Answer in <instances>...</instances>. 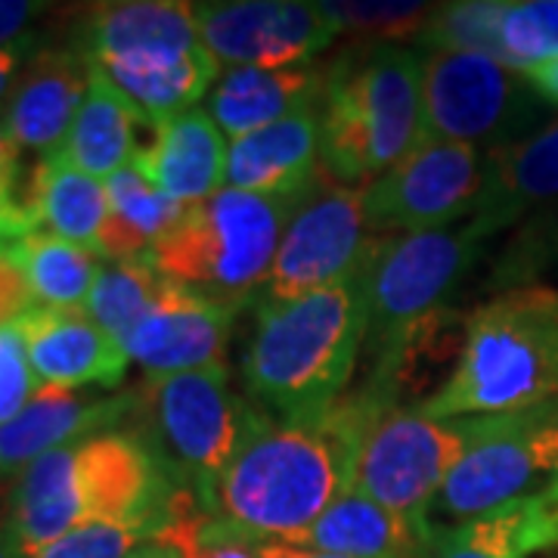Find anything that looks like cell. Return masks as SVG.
<instances>
[{
    "instance_id": "obj_1",
    "label": "cell",
    "mask_w": 558,
    "mask_h": 558,
    "mask_svg": "<svg viewBox=\"0 0 558 558\" xmlns=\"http://www.w3.org/2000/svg\"><path fill=\"white\" fill-rule=\"evenodd\" d=\"M385 410L391 403L369 385L317 416L279 422L255 410L236 457L202 502L252 537L299 543L336 499L354 490L366 432Z\"/></svg>"
},
{
    "instance_id": "obj_2",
    "label": "cell",
    "mask_w": 558,
    "mask_h": 558,
    "mask_svg": "<svg viewBox=\"0 0 558 558\" xmlns=\"http://www.w3.org/2000/svg\"><path fill=\"white\" fill-rule=\"evenodd\" d=\"M369 304L363 274L292 301H258L242 360L245 391L279 422L317 416L344 395L366 344Z\"/></svg>"
},
{
    "instance_id": "obj_3",
    "label": "cell",
    "mask_w": 558,
    "mask_h": 558,
    "mask_svg": "<svg viewBox=\"0 0 558 558\" xmlns=\"http://www.w3.org/2000/svg\"><path fill=\"white\" fill-rule=\"evenodd\" d=\"M428 143L422 57L398 44H366L326 65L319 102V171L369 186Z\"/></svg>"
},
{
    "instance_id": "obj_4",
    "label": "cell",
    "mask_w": 558,
    "mask_h": 558,
    "mask_svg": "<svg viewBox=\"0 0 558 558\" xmlns=\"http://www.w3.org/2000/svg\"><path fill=\"white\" fill-rule=\"evenodd\" d=\"M556 400L558 289L539 282L497 292L465 317L453 379L418 410L435 418L506 416Z\"/></svg>"
},
{
    "instance_id": "obj_5",
    "label": "cell",
    "mask_w": 558,
    "mask_h": 558,
    "mask_svg": "<svg viewBox=\"0 0 558 558\" xmlns=\"http://www.w3.org/2000/svg\"><path fill=\"white\" fill-rule=\"evenodd\" d=\"M81 50L146 119L196 109L218 84V60L202 44L193 3L121 0L94 7Z\"/></svg>"
},
{
    "instance_id": "obj_6",
    "label": "cell",
    "mask_w": 558,
    "mask_h": 558,
    "mask_svg": "<svg viewBox=\"0 0 558 558\" xmlns=\"http://www.w3.org/2000/svg\"><path fill=\"white\" fill-rule=\"evenodd\" d=\"M299 199H270L223 186L186 205L149 255L165 277L240 314L264 292L282 233Z\"/></svg>"
},
{
    "instance_id": "obj_7",
    "label": "cell",
    "mask_w": 558,
    "mask_h": 558,
    "mask_svg": "<svg viewBox=\"0 0 558 558\" xmlns=\"http://www.w3.org/2000/svg\"><path fill=\"white\" fill-rule=\"evenodd\" d=\"M252 407L227 385V366L153 376L134 391V435L149 444L178 487L211 494L236 457Z\"/></svg>"
},
{
    "instance_id": "obj_8",
    "label": "cell",
    "mask_w": 558,
    "mask_h": 558,
    "mask_svg": "<svg viewBox=\"0 0 558 558\" xmlns=\"http://www.w3.org/2000/svg\"><path fill=\"white\" fill-rule=\"evenodd\" d=\"M462 428L465 450L435 502L447 519H478L509 502L537 497L556 481V403L506 416H469L462 418Z\"/></svg>"
},
{
    "instance_id": "obj_9",
    "label": "cell",
    "mask_w": 558,
    "mask_h": 558,
    "mask_svg": "<svg viewBox=\"0 0 558 558\" xmlns=\"http://www.w3.org/2000/svg\"><path fill=\"white\" fill-rule=\"evenodd\" d=\"M481 236L472 223L457 230H425L407 236H379L363 267L373 360L391 351L410 329L440 311L478 260Z\"/></svg>"
},
{
    "instance_id": "obj_10",
    "label": "cell",
    "mask_w": 558,
    "mask_h": 558,
    "mask_svg": "<svg viewBox=\"0 0 558 558\" xmlns=\"http://www.w3.org/2000/svg\"><path fill=\"white\" fill-rule=\"evenodd\" d=\"M422 100L428 140L465 143L481 153L537 131L539 97L521 72L457 50L422 57Z\"/></svg>"
},
{
    "instance_id": "obj_11",
    "label": "cell",
    "mask_w": 558,
    "mask_h": 558,
    "mask_svg": "<svg viewBox=\"0 0 558 558\" xmlns=\"http://www.w3.org/2000/svg\"><path fill=\"white\" fill-rule=\"evenodd\" d=\"M376 240L363 186H344L319 171L289 218L260 299L292 301L357 279Z\"/></svg>"
},
{
    "instance_id": "obj_12",
    "label": "cell",
    "mask_w": 558,
    "mask_h": 558,
    "mask_svg": "<svg viewBox=\"0 0 558 558\" xmlns=\"http://www.w3.org/2000/svg\"><path fill=\"white\" fill-rule=\"evenodd\" d=\"M462 450V418H435L418 407H391L366 432L354 490L403 519L432 524V509Z\"/></svg>"
},
{
    "instance_id": "obj_13",
    "label": "cell",
    "mask_w": 558,
    "mask_h": 558,
    "mask_svg": "<svg viewBox=\"0 0 558 558\" xmlns=\"http://www.w3.org/2000/svg\"><path fill=\"white\" fill-rule=\"evenodd\" d=\"M484 186V153L465 143L428 140L388 174L363 186V208L373 236L447 230L472 218Z\"/></svg>"
},
{
    "instance_id": "obj_14",
    "label": "cell",
    "mask_w": 558,
    "mask_h": 558,
    "mask_svg": "<svg viewBox=\"0 0 558 558\" xmlns=\"http://www.w3.org/2000/svg\"><path fill=\"white\" fill-rule=\"evenodd\" d=\"M202 44L227 69L307 65L339 38L323 3L299 0H218L193 3Z\"/></svg>"
},
{
    "instance_id": "obj_15",
    "label": "cell",
    "mask_w": 558,
    "mask_h": 558,
    "mask_svg": "<svg viewBox=\"0 0 558 558\" xmlns=\"http://www.w3.org/2000/svg\"><path fill=\"white\" fill-rule=\"evenodd\" d=\"M78 484L87 521L134 524L159 537L178 484L134 432H109L78 444Z\"/></svg>"
},
{
    "instance_id": "obj_16",
    "label": "cell",
    "mask_w": 558,
    "mask_h": 558,
    "mask_svg": "<svg viewBox=\"0 0 558 558\" xmlns=\"http://www.w3.org/2000/svg\"><path fill=\"white\" fill-rule=\"evenodd\" d=\"M233 317V311L168 279L156 307L128 336L124 351L146 379L227 366L223 354Z\"/></svg>"
},
{
    "instance_id": "obj_17",
    "label": "cell",
    "mask_w": 558,
    "mask_h": 558,
    "mask_svg": "<svg viewBox=\"0 0 558 558\" xmlns=\"http://www.w3.org/2000/svg\"><path fill=\"white\" fill-rule=\"evenodd\" d=\"M25 351L40 388H119L128 373L124 344L102 332L81 307L35 304L20 323Z\"/></svg>"
},
{
    "instance_id": "obj_18",
    "label": "cell",
    "mask_w": 558,
    "mask_h": 558,
    "mask_svg": "<svg viewBox=\"0 0 558 558\" xmlns=\"http://www.w3.org/2000/svg\"><path fill=\"white\" fill-rule=\"evenodd\" d=\"M90 87V62L84 50L47 47L22 65L20 78L3 102V124L20 149H60Z\"/></svg>"
},
{
    "instance_id": "obj_19",
    "label": "cell",
    "mask_w": 558,
    "mask_h": 558,
    "mask_svg": "<svg viewBox=\"0 0 558 558\" xmlns=\"http://www.w3.org/2000/svg\"><path fill=\"white\" fill-rule=\"evenodd\" d=\"M558 202V119L539 124L534 134L484 153V186L472 230L481 240L512 227L531 211Z\"/></svg>"
},
{
    "instance_id": "obj_20",
    "label": "cell",
    "mask_w": 558,
    "mask_h": 558,
    "mask_svg": "<svg viewBox=\"0 0 558 558\" xmlns=\"http://www.w3.org/2000/svg\"><path fill=\"white\" fill-rule=\"evenodd\" d=\"M134 416V391L90 398L65 388H40L20 416L0 425V472L25 469L35 459L78 440L119 432Z\"/></svg>"
},
{
    "instance_id": "obj_21",
    "label": "cell",
    "mask_w": 558,
    "mask_h": 558,
    "mask_svg": "<svg viewBox=\"0 0 558 558\" xmlns=\"http://www.w3.org/2000/svg\"><path fill=\"white\" fill-rule=\"evenodd\" d=\"M227 156L230 146L208 109H190L159 121L153 143L134 159V168L180 205H199L223 190Z\"/></svg>"
},
{
    "instance_id": "obj_22",
    "label": "cell",
    "mask_w": 558,
    "mask_h": 558,
    "mask_svg": "<svg viewBox=\"0 0 558 558\" xmlns=\"http://www.w3.org/2000/svg\"><path fill=\"white\" fill-rule=\"evenodd\" d=\"M319 174V109L260 128L255 134L230 140L227 186L270 196L301 199Z\"/></svg>"
},
{
    "instance_id": "obj_23",
    "label": "cell",
    "mask_w": 558,
    "mask_h": 558,
    "mask_svg": "<svg viewBox=\"0 0 558 558\" xmlns=\"http://www.w3.org/2000/svg\"><path fill=\"white\" fill-rule=\"evenodd\" d=\"M78 444L38 457L13 484L3 534L20 558H35L87 521L78 484Z\"/></svg>"
},
{
    "instance_id": "obj_24",
    "label": "cell",
    "mask_w": 558,
    "mask_h": 558,
    "mask_svg": "<svg viewBox=\"0 0 558 558\" xmlns=\"http://www.w3.org/2000/svg\"><path fill=\"white\" fill-rule=\"evenodd\" d=\"M326 90V69L286 65V69H227L208 94V116L223 137L240 140L277 121L319 109Z\"/></svg>"
},
{
    "instance_id": "obj_25",
    "label": "cell",
    "mask_w": 558,
    "mask_h": 558,
    "mask_svg": "<svg viewBox=\"0 0 558 558\" xmlns=\"http://www.w3.org/2000/svg\"><path fill=\"white\" fill-rule=\"evenodd\" d=\"M159 124L146 119L134 102L121 94L100 69L90 65V87L81 102L78 116L62 140V159L72 161L90 178H112L121 168L134 165L146 143H140L143 131H156Z\"/></svg>"
},
{
    "instance_id": "obj_26",
    "label": "cell",
    "mask_w": 558,
    "mask_h": 558,
    "mask_svg": "<svg viewBox=\"0 0 558 558\" xmlns=\"http://www.w3.org/2000/svg\"><path fill=\"white\" fill-rule=\"evenodd\" d=\"M432 534L435 524L403 519L373 497L348 490L295 546L348 558H418Z\"/></svg>"
},
{
    "instance_id": "obj_27",
    "label": "cell",
    "mask_w": 558,
    "mask_h": 558,
    "mask_svg": "<svg viewBox=\"0 0 558 558\" xmlns=\"http://www.w3.org/2000/svg\"><path fill=\"white\" fill-rule=\"evenodd\" d=\"M553 546H558V509L543 490L457 527H435L418 558H527Z\"/></svg>"
},
{
    "instance_id": "obj_28",
    "label": "cell",
    "mask_w": 558,
    "mask_h": 558,
    "mask_svg": "<svg viewBox=\"0 0 558 558\" xmlns=\"http://www.w3.org/2000/svg\"><path fill=\"white\" fill-rule=\"evenodd\" d=\"M35 227L100 255V236L109 220L106 183L84 174L60 153H47L32 168L25 186Z\"/></svg>"
},
{
    "instance_id": "obj_29",
    "label": "cell",
    "mask_w": 558,
    "mask_h": 558,
    "mask_svg": "<svg viewBox=\"0 0 558 558\" xmlns=\"http://www.w3.org/2000/svg\"><path fill=\"white\" fill-rule=\"evenodd\" d=\"M109 220L102 227L100 258L121 260L149 252L174 227L186 205L165 196L134 165L106 180Z\"/></svg>"
},
{
    "instance_id": "obj_30",
    "label": "cell",
    "mask_w": 558,
    "mask_h": 558,
    "mask_svg": "<svg viewBox=\"0 0 558 558\" xmlns=\"http://www.w3.org/2000/svg\"><path fill=\"white\" fill-rule=\"evenodd\" d=\"M7 258L20 267L32 295L44 307H81L84 311L102 267L97 252L60 240L53 233H44V230H32V233L10 242Z\"/></svg>"
},
{
    "instance_id": "obj_31",
    "label": "cell",
    "mask_w": 558,
    "mask_h": 558,
    "mask_svg": "<svg viewBox=\"0 0 558 558\" xmlns=\"http://www.w3.org/2000/svg\"><path fill=\"white\" fill-rule=\"evenodd\" d=\"M165 286H168V277L156 267L149 252L134 255V258L102 260L100 277L84 304V314L94 319L102 332H109L119 344H124L128 336L143 323V317L156 307Z\"/></svg>"
},
{
    "instance_id": "obj_32",
    "label": "cell",
    "mask_w": 558,
    "mask_h": 558,
    "mask_svg": "<svg viewBox=\"0 0 558 558\" xmlns=\"http://www.w3.org/2000/svg\"><path fill=\"white\" fill-rule=\"evenodd\" d=\"M506 13V0H459L435 7L418 44L425 50H457L481 53L502 62L499 22ZM506 65V62H502Z\"/></svg>"
},
{
    "instance_id": "obj_33",
    "label": "cell",
    "mask_w": 558,
    "mask_h": 558,
    "mask_svg": "<svg viewBox=\"0 0 558 558\" xmlns=\"http://www.w3.org/2000/svg\"><path fill=\"white\" fill-rule=\"evenodd\" d=\"M502 62L512 72L558 60V0H506L499 22Z\"/></svg>"
},
{
    "instance_id": "obj_34",
    "label": "cell",
    "mask_w": 558,
    "mask_h": 558,
    "mask_svg": "<svg viewBox=\"0 0 558 558\" xmlns=\"http://www.w3.org/2000/svg\"><path fill=\"white\" fill-rule=\"evenodd\" d=\"M326 16L336 22L339 35L366 40V44H398L418 40L432 20V3H323Z\"/></svg>"
},
{
    "instance_id": "obj_35",
    "label": "cell",
    "mask_w": 558,
    "mask_h": 558,
    "mask_svg": "<svg viewBox=\"0 0 558 558\" xmlns=\"http://www.w3.org/2000/svg\"><path fill=\"white\" fill-rule=\"evenodd\" d=\"M558 279V208H546L524 223L502 252L490 286L499 292L519 286H539V279Z\"/></svg>"
},
{
    "instance_id": "obj_36",
    "label": "cell",
    "mask_w": 558,
    "mask_h": 558,
    "mask_svg": "<svg viewBox=\"0 0 558 558\" xmlns=\"http://www.w3.org/2000/svg\"><path fill=\"white\" fill-rule=\"evenodd\" d=\"M143 539L153 537L134 524L84 521L47 549H40L35 558H128Z\"/></svg>"
},
{
    "instance_id": "obj_37",
    "label": "cell",
    "mask_w": 558,
    "mask_h": 558,
    "mask_svg": "<svg viewBox=\"0 0 558 558\" xmlns=\"http://www.w3.org/2000/svg\"><path fill=\"white\" fill-rule=\"evenodd\" d=\"M38 391L40 385L35 379L20 329L3 326L0 329V425L20 416Z\"/></svg>"
},
{
    "instance_id": "obj_38",
    "label": "cell",
    "mask_w": 558,
    "mask_h": 558,
    "mask_svg": "<svg viewBox=\"0 0 558 558\" xmlns=\"http://www.w3.org/2000/svg\"><path fill=\"white\" fill-rule=\"evenodd\" d=\"M22 168H0V236L7 242L20 240L25 233L38 230L35 218L28 211V199H25V186H20Z\"/></svg>"
},
{
    "instance_id": "obj_39",
    "label": "cell",
    "mask_w": 558,
    "mask_h": 558,
    "mask_svg": "<svg viewBox=\"0 0 558 558\" xmlns=\"http://www.w3.org/2000/svg\"><path fill=\"white\" fill-rule=\"evenodd\" d=\"M32 307H35V295L22 270L7 255H0V329L20 323Z\"/></svg>"
},
{
    "instance_id": "obj_40",
    "label": "cell",
    "mask_w": 558,
    "mask_h": 558,
    "mask_svg": "<svg viewBox=\"0 0 558 558\" xmlns=\"http://www.w3.org/2000/svg\"><path fill=\"white\" fill-rule=\"evenodd\" d=\"M47 10V3H32V0H0V47L20 40V32L28 22Z\"/></svg>"
},
{
    "instance_id": "obj_41",
    "label": "cell",
    "mask_w": 558,
    "mask_h": 558,
    "mask_svg": "<svg viewBox=\"0 0 558 558\" xmlns=\"http://www.w3.org/2000/svg\"><path fill=\"white\" fill-rule=\"evenodd\" d=\"M32 47H35L32 38H20L7 44V47H0V102H7V97H10V90L20 78V69L28 60Z\"/></svg>"
},
{
    "instance_id": "obj_42",
    "label": "cell",
    "mask_w": 558,
    "mask_h": 558,
    "mask_svg": "<svg viewBox=\"0 0 558 558\" xmlns=\"http://www.w3.org/2000/svg\"><path fill=\"white\" fill-rule=\"evenodd\" d=\"M521 75H524L527 87L537 94L539 100L558 106V60L534 65V69H527V72H521Z\"/></svg>"
},
{
    "instance_id": "obj_43",
    "label": "cell",
    "mask_w": 558,
    "mask_h": 558,
    "mask_svg": "<svg viewBox=\"0 0 558 558\" xmlns=\"http://www.w3.org/2000/svg\"><path fill=\"white\" fill-rule=\"evenodd\" d=\"M264 556L267 558H348V556H332V553H317V549H304V546H295V543H279V539H267Z\"/></svg>"
},
{
    "instance_id": "obj_44",
    "label": "cell",
    "mask_w": 558,
    "mask_h": 558,
    "mask_svg": "<svg viewBox=\"0 0 558 558\" xmlns=\"http://www.w3.org/2000/svg\"><path fill=\"white\" fill-rule=\"evenodd\" d=\"M20 165V143L10 137L7 124L0 119V168H13Z\"/></svg>"
},
{
    "instance_id": "obj_45",
    "label": "cell",
    "mask_w": 558,
    "mask_h": 558,
    "mask_svg": "<svg viewBox=\"0 0 558 558\" xmlns=\"http://www.w3.org/2000/svg\"><path fill=\"white\" fill-rule=\"evenodd\" d=\"M128 558H180L174 549L161 546V543H146V546H137Z\"/></svg>"
},
{
    "instance_id": "obj_46",
    "label": "cell",
    "mask_w": 558,
    "mask_h": 558,
    "mask_svg": "<svg viewBox=\"0 0 558 558\" xmlns=\"http://www.w3.org/2000/svg\"><path fill=\"white\" fill-rule=\"evenodd\" d=\"M0 558H20V556H16V549L10 546L7 534H3V527H0Z\"/></svg>"
},
{
    "instance_id": "obj_47",
    "label": "cell",
    "mask_w": 558,
    "mask_h": 558,
    "mask_svg": "<svg viewBox=\"0 0 558 558\" xmlns=\"http://www.w3.org/2000/svg\"><path fill=\"white\" fill-rule=\"evenodd\" d=\"M546 494H549V499L556 502V509H558V475H556V481H553V484L546 487Z\"/></svg>"
},
{
    "instance_id": "obj_48",
    "label": "cell",
    "mask_w": 558,
    "mask_h": 558,
    "mask_svg": "<svg viewBox=\"0 0 558 558\" xmlns=\"http://www.w3.org/2000/svg\"><path fill=\"white\" fill-rule=\"evenodd\" d=\"M7 245H10V242L0 236V255H7Z\"/></svg>"
},
{
    "instance_id": "obj_49",
    "label": "cell",
    "mask_w": 558,
    "mask_h": 558,
    "mask_svg": "<svg viewBox=\"0 0 558 558\" xmlns=\"http://www.w3.org/2000/svg\"><path fill=\"white\" fill-rule=\"evenodd\" d=\"M549 208H558V202H556V205H549Z\"/></svg>"
},
{
    "instance_id": "obj_50",
    "label": "cell",
    "mask_w": 558,
    "mask_h": 558,
    "mask_svg": "<svg viewBox=\"0 0 558 558\" xmlns=\"http://www.w3.org/2000/svg\"><path fill=\"white\" fill-rule=\"evenodd\" d=\"M556 410H558V400H556Z\"/></svg>"
}]
</instances>
